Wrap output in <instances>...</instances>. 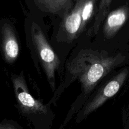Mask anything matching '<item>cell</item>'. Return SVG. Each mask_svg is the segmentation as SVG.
<instances>
[{"mask_svg": "<svg viewBox=\"0 0 129 129\" xmlns=\"http://www.w3.org/2000/svg\"><path fill=\"white\" fill-rule=\"evenodd\" d=\"M113 0H100L96 15L94 16V23L88 29L87 35L92 37L98 34L101 25L103 24L105 19L110 12V7Z\"/></svg>", "mask_w": 129, "mask_h": 129, "instance_id": "9", "label": "cell"}, {"mask_svg": "<svg viewBox=\"0 0 129 129\" xmlns=\"http://www.w3.org/2000/svg\"><path fill=\"white\" fill-rule=\"evenodd\" d=\"M0 129H23L17 122L13 120L5 119L0 120Z\"/></svg>", "mask_w": 129, "mask_h": 129, "instance_id": "11", "label": "cell"}, {"mask_svg": "<svg viewBox=\"0 0 129 129\" xmlns=\"http://www.w3.org/2000/svg\"><path fill=\"white\" fill-rule=\"evenodd\" d=\"M25 33L26 45L38 71L45 73L52 91L56 90L55 74L59 72L60 60L48 41L40 25L34 20L25 23Z\"/></svg>", "mask_w": 129, "mask_h": 129, "instance_id": "2", "label": "cell"}, {"mask_svg": "<svg viewBox=\"0 0 129 129\" xmlns=\"http://www.w3.org/2000/svg\"><path fill=\"white\" fill-rule=\"evenodd\" d=\"M97 0H84L82 10L81 33L85 31L89 21L95 16V8Z\"/></svg>", "mask_w": 129, "mask_h": 129, "instance_id": "10", "label": "cell"}, {"mask_svg": "<svg viewBox=\"0 0 129 129\" xmlns=\"http://www.w3.org/2000/svg\"><path fill=\"white\" fill-rule=\"evenodd\" d=\"M38 7L45 12L63 17L73 8V0H34Z\"/></svg>", "mask_w": 129, "mask_h": 129, "instance_id": "8", "label": "cell"}, {"mask_svg": "<svg viewBox=\"0 0 129 129\" xmlns=\"http://www.w3.org/2000/svg\"><path fill=\"white\" fill-rule=\"evenodd\" d=\"M125 60L126 55L122 53L110 52L89 47L82 48L69 59L66 66L64 80L55 91L49 104H55L64 89L75 81L81 84V91L59 129L65 128L102 81Z\"/></svg>", "mask_w": 129, "mask_h": 129, "instance_id": "1", "label": "cell"}, {"mask_svg": "<svg viewBox=\"0 0 129 129\" xmlns=\"http://www.w3.org/2000/svg\"><path fill=\"white\" fill-rule=\"evenodd\" d=\"M84 0H75L71 9L63 16L57 39L60 42L71 43L82 34V10Z\"/></svg>", "mask_w": 129, "mask_h": 129, "instance_id": "6", "label": "cell"}, {"mask_svg": "<svg viewBox=\"0 0 129 129\" xmlns=\"http://www.w3.org/2000/svg\"><path fill=\"white\" fill-rule=\"evenodd\" d=\"M0 53L4 61L12 65L18 59L20 44L16 27L7 18L0 19Z\"/></svg>", "mask_w": 129, "mask_h": 129, "instance_id": "5", "label": "cell"}, {"mask_svg": "<svg viewBox=\"0 0 129 129\" xmlns=\"http://www.w3.org/2000/svg\"><path fill=\"white\" fill-rule=\"evenodd\" d=\"M128 74L129 68H124L116 74L112 76L109 74L103 79L76 115V123H81L86 119L93 112L96 111L106 102L117 94L125 82Z\"/></svg>", "mask_w": 129, "mask_h": 129, "instance_id": "4", "label": "cell"}, {"mask_svg": "<svg viewBox=\"0 0 129 129\" xmlns=\"http://www.w3.org/2000/svg\"><path fill=\"white\" fill-rule=\"evenodd\" d=\"M16 108L33 129H52L55 114L50 104H44L30 93L23 71L11 75Z\"/></svg>", "mask_w": 129, "mask_h": 129, "instance_id": "3", "label": "cell"}, {"mask_svg": "<svg viewBox=\"0 0 129 129\" xmlns=\"http://www.w3.org/2000/svg\"><path fill=\"white\" fill-rule=\"evenodd\" d=\"M129 16V8L123 5L109 12L103 23V34L106 39H111L115 36L124 25Z\"/></svg>", "mask_w": 129, "mask_h": 129, "instance_id": "7", "label": "cell"}]
</instances>
